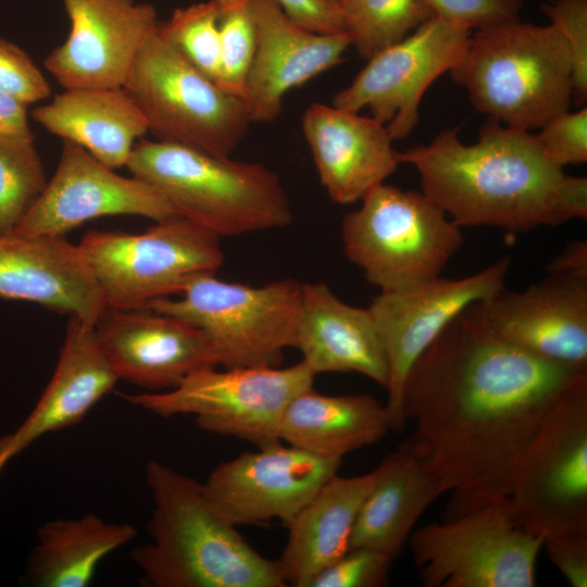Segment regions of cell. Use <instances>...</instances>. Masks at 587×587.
Wrapping results in <instances>:
<instances>
[{"instance_id": "cell-11", "label": "cell", "mask_w": 587, "mask_h": 587, "mask_svg": "<svg viewBox=\"0 0 587 587\" xmlns=\"http://www.w3.org/2000/svg\"><path fill=\"white\" fill-rule=\"evenodd\" d=\"M513 517L544 539L587 533V374L559 398L519 463Z\"/></svg>"}, {"instance_id": "cell-1", "label": "cell", "mask_w": 587, "mask_h": 587, "mask_svg": "<svg viewBox=\"0 0 587 587\" xmlns=\"http://www.w3.org/2000/svg\"><path fill=\"white\" fill-rule=\"evenodd\" d=\"M490 334L464 310L412 365L404 386L405 440L449 494L442 520L509 497L521 458L580 376Z\"/></svg>"}, {"instance_id": "cell-19", "label": "cell", "mask_w": 587, "mask_h": 587, "mask_svg": "<svg viewBox=\"0 0 587 587\" xmlns=\"http://www.w3.org/2000/svg\"><path fill=\"white\" fill-rule=\"evenodd\" d=\"M95 330L118 379L152 392L175 388L193 372L218 365L207 335L174 315L107 308Z\"/></svg>"}, {"instance_id": "cell-2", "label": "cell", "mask_w": 587, "mask_h": 587, "mask_svg": "<svg viewBox=\"0 0 587 587\" xmlns=\"http://www.w3.org/2000/svg\"><path fill=\"white\" fill-rule=\"evenodd\" d=\"M459 129L399 152V161L416 168L422 193L460 227L516 233L587 217V178L566 174L536 135L488 117L465 145Z\"/></svg>"}, {"instance_id": "cell-33", "label": "cell", "mask_w": 587, "mask_h": 587, "mask_svg": "<svg viewBox=\"0 0 587 587\" xmlns=\"http://www.w3.org/2000/svg\"><path fill=\"white\" fill-rule=\"evenodd\" d=\"M220 66L216 85L243 99L248 74L257 47L251 0H217Z\"/></svg>"}, {"instance_id": "cell-40", "label": "cell", "mask_w": 587, "mask_h": 587, "mask_svg": "<svg viewBox=\"0 0 587 587\" xmlns=\"http://www.w3.org/2000/svg\"><path fill=\"white\" fill-rule=\"evenodd\" d=\"M285 13L304 28L323 34L345 32L338 4L325 0H276Z\"/></svg>"}, {"instance_id": "cell-24", "label": "cell", "mask_w": 587, "mask_h": 587, "mask_svg": "<svg viewBox=\"0 0 587 587\" xmlns=\"http://www.w3.org/2000/svg\"><path fill=\"white\" fill-rule=\"evenodd\" d=\"M294 348L315 375L355 372L387 387V359L370 310L344 302L324 283L302 284Z\"/></svg>"}, {"instance_id": "cell-8", "label": "cell", "mask_w": 587, "mask_h": 587, "mask_svg": "<svg viewBox=\"0 0 587 587\" xmlns=\"http://www.w3.org/2000/svg\"><path fill=\"white\" fill-rule=\"evenodd\" d=\"M179 295L147 309L199 327L224 367L279 366L284 351L294 347L302 297V284L294 278L250 286L205 273L190 279Z\"/></svg>"}, {"instance_id": "cell-38", "label": "cell", "mask_w": 587, "mask_h": 587, "mask_svg": "<svg viewBox=\"0 0 587 587\" xmlns=\"http://www.w3.org/2000/svg\"><path fill=\"white\" fill-rule=\"evenodd\" d=\"M435 16L479 29L519 21L523 0H426Z\"/></svg>"}, {"instance_id": "cell-28", "label": "cell", "mask_w": 587, "mask_h": 587, "mask_svg": "<svg viewBox=\"0 0 587 587\" xmlns=\"http://www.w3.org/2000/svg\"><path fill=\"white\" fill-rule=\"evenodd\" d=\"M389 430V412L375 397L327 396L311 387L287 405L279 439L322 459L342 460L354 450L378 442Z\"/></svg>"}, {"instance_id": "cell-14", "label": "cell", "mask_w": 587, "mask_h": 587, "mask_svg": "<svg viewBox=\"0 0 587 587\" xmlns=\"http://www.w3.org/2000/svg\"><path fill=\"white\" fill-rule=\"evenodd\" d=\"M508 257L459 279L436 277L395 291H380L367 308L377 327L388 364L386 408L391 430L405 426L402 408L407 376L422 352L440 332L472 303L504 287Z\"/></svg>"}, {"instance_id": "cell-10", "label": "cell", "mask_w": 587, "mask_h": 587, "mask_svg": "<svg viewBox=\"0 0 587 587\" xmlns=\"http://www.w3.org/2000/svg\"><path fill=\"white\" fill-rule=\"evenodd\" d=\"M315 374L301 360L287 366H209L175 388L125 396L130 403L162 417L190 415L204 432L249 441L279 442L282 416Z\"/></svg>"}, {"instance_id": "cell-26", "label": "cell", "mask_w": 587, "mask_h": 587, "mask_svg": "<svg viewBox=\"0 0 587 587\" xmlns=\"http://www.w3.org/2000/svg\"><path fill=\"white\" fill-rule=\"evenodd\" d=\"M375 472L374 484L353 525L350 548L373 549L395 559L408 544L423 512L445 490L405 441Z\"/></svg>"}, {"instance_id": "cell-17", "label": "cell", "mask_w": 587, "mask_h": 587, "mask_svg": "<svg viewBox=\"0 0 587 587\" xmlns=\"http://www.w3.org/2000/svg\"><path fill=\"white\" fill-rule=\"evenodd\" d=\"M112 215L155 222L177 214L146 182L122 176L82 147L63 141L53 175L13 234L65 236L87 221Z\"/></svg>"}, {"instance_id": "cell-32", "label": "cell", "mask_w": 587, "mask_h": 587, "mask_svg": "<svg viewBox=\"0 0 587 587\" xmlns=\"http://www.w3.org/2000/svg\"><path fill=\"white\" fill-rule=\"evenodd\" d=\"M160 34L196 68L216 83L220 66L218 1L177 8L160 22Z\"/></svg>"}, {"instance_id": "cell-6", "label": "cell", "mask_w": 587, "mask_h": 587, "mask_svg": "<svg viewBox=\"0 0 587 587\" xmlns=\"http://www.w3.org/2000/svg\"><path fill=\"white\" fill-rule=\"evenodd\" d=\"M341 239L370 284L395 291L439 277L463 234L422 192L382 184L345 215Z\"/></svg>"}, {"instance_id": "cell-7", "label": "cell", "mask_w": 587, "mask_h": 587, "mask_svg": "<svg viewBox=\"0 0 587 587\" xmlns=\"http://www.w3.org/2000/svg\"><path fill=\"white\" fill-rule=\"evenodd\" d=\"M123 88L158 140L230 157L252 123L243 99L196 68L159 28L141 46Z\"/></svg>"}, {"instance_id": "cell-31", "label": "cell", "mask_w": 587, "mask_h": 587, "mask_svg": "<svg viewBox=\"0 0 587 587\" xmlns=\"http://www.w3.org/2000/svg\"><path fill=\"white\" fill-rule=\"evenodd\" d=\"M47 182L33 134L0 137V235L14 233Z\"/></svg>"}, {"instance_id": "cell-37", "label": "cell", "mask_w": 587, "mask_h": 587, "mask_svg": "<svg viewBox=\"0 0 587 587\" xmlns=\"http://www.w3.org/2000/svg\"><path fill=\"white\" fill-rule=\"evenodd\" d=\"M537 136L546 154L564 167L587 161V109L564 111L550 118Z\"/></svg>"}, {"instance_id": "cell-36", "label": "cell", "mask_w": 587, "mask_h": 587, "mask_svg": "<svg viewBox=\"0 0 587 587\" xmlns=\"http://www.w3.org/2000/svg\"><path fill=\"white\" fill-rule=\"evenodd\" d=\"M0 89L26 105L50 97L52 88L33 59L0 37Z\"/></svg>"}, {"instance_id": "cell-27", "label": "cell", "mask_w": 587, "mask_h": 587, "mask_svg": "<svg viewBox=\"0 0 587 587\" xmlns=\"http://www.w3.org/2000/svg\"><path fill=\"white\" fill-rule=\"evenodd\" d=\"M375 476V470L350 477L334 474L290 521L277 559L287 586L308 587L320 571L349 550L357 515Z\"/></svg>"}, {"instance_id": "cell-9", "label": "cell", "mask_w": 587, "mask_h": 587, "mask_svg": "<svg viewBox=\"0 0 587 587\" xmlns=\"http://www.w3.org/2000/svg\"><path fill=\"white\" fill-rule=\"evenodd\" d=\"M78 246L112 309H147L224 262L220 236L180 215L140 234L89 230Z\"/></svg>"}, {"instance_id": "cell-15", "label": "cell", "mask_w": 587, "mask_h": 587, "mask_svg": "<svg viewBox=\"0 0 587 587\" xmlns=\"http://www.w3.org/2000/svg\"><path fill=\"white\" fill-rule=\"evenodd\" d=\"M464 312L497 338L587 373V280L549 274L523 291L504 287Z\"/></svg>"}, {"instance_id": "cell-18", "label": "cell", "mask_w": 587, "mask_h": 587, "mask_svg": "<svg viewBox=\"0 0 587 587\" xmlns=\"http://www.w3.org/2000/svg\"><path fill=\"white\" fill-rule=\"evenodd\" d=\"M70 21L64 42L43 66L64 88L123 87L145 41L160 25L152 3L60 0Z\"/></svg>"}, {"instance_id": "cell-13", "label": "cell", "mask_w": 587, "mask_h": 587, "mask_svg": "<svg viewBox=\"0 0 587 587\" xmlns=\"http://www.w3.org/2000/svg\"><path fill=\"white\" fill-rule=\"evenodd\" d=\"M472 30L433 16L399 42L367 60L332 105L359 112L370 109L392 140L410 135L419 121L420 102L432 83L463 55Z\"/></svg>"}, {"instance_id": "cell-12", "label": "cell", "mask_w": 587, "mask_h": 587, "mask_svg": "<svg viewBox=\"0 0 587 587\" xmlns=\"http://www.w3.org/2000/svg\"><path fill=\"white\" fill-rule=\"evenodd\" d=\"M544 540L516 524L505 497L424 525L408 544L424 587H533Z\"/></svg>"}, {"instance_id": "cell-35", "label": "cell", "mask_w": 587, "mask_h": 587, "mask_svg": "<svg viewBox=\"0 0 587 587\" xmlns=\"http://www.w3.org/2000/svg\"><path fill=\"white\" fill-rule=\"evenodd\" d=\"M392 558L367 548H350L320 571L308 587H380L388 583Z\"/></svg>"}, {"instance_id": "cell-29", "label": "cell", "mask_w": 587, "mask_h": 587, "mask_svg": "<svg viewBox=\"0 0 587 587\" xmlns=\"http://www.w3.org/2000/svg\"><path fill=\"white\" fill-rule=\"evenodd\" d=\"M137 529L88 513L76 519H55L37 530L25 579L37 587H86L100 562L130 542Z\"/></svg>"}, {"instance_id": "cell-25", "label": "cell", "mask_w": 587, "mask_h": 587, "mask_svg": "<svg viewBox=\"0 0 587 587\" xmlns=\"http://www.w3.org/2000/svg\"><path fill=\"white\" fill-rule=\"evenodd\" d=\"M47 132L73 142L104 165L126 166L148 123L123 87L66 88L30 112Z\"/></svg>"}, {"instance_id": "cell-41", "label": "cell", "mask_w": 587, "mask_h": 587, "mask_svg": "<svg viewBox=\"0 0 587 587\" xmlns=\"http://www.w3.org/2000/svg\"><path fill=\"white\" fill-rule=\"evenodd\" d=\"M549 274L587 280V241L570 242L547 267Z\"/></svg>"}, {"instance_id": "cell-21", "label": "cell", "mask_w": 587, "mask_h": 587, "mask_svg": "<svg viewBox=\"0 0 587 587\" xmlns=\"http://www.w3.org/2000/svg\"><path fill=\"white\" fill-rule=\"evenodd\" d=\"M0 298L93 324L107 309L83 251L65 236L0 235Z\"/></svg>"}, {"instance_id": "cell-43", "label": "cell", "mask_w": 587, "mask_h": 587, "mask_svg": "<svg viewBox=\"0 0 587 587\" xmlns=\"http://www.w3.org/2000/svg\"><path fill=\"white\" fill-rule=\"evenodd\" d=\"M325 1L330 2V3H336V4L339 2V0H325Z\"/></svg>"}, {"instance_id": "cell-3", "label": "cell", "mask_w": 587, "mask_h": 587, "mask_svg": "<svg viewBox=\"0 0 587 587\" xmlns=\"http://www.w3.org/2000/svg\"><path fill=\"white\" fill-rule=\"evenodd\" d=\"M151 541L132 559L149 587H286L277 560L258 552L212 503L202 483L159 461L146 467Z\"/></svg>"}, {"instance_id": "cell-22", "label": "cell", "mask_w": 587, "mask_h": 587, "mask_svg": "<svg viewBox=\"0 0 587 587\" xmlns=\"http://www.w3.org/2000/svg\"><path fill=\"white\" fill-rule=\"evenodd\" d=\"M358 113L312 103L302 115L320 182L340 204L361 201L400 164L386 126Z\"/></svg>"}, {"instance_id": "cell-30", "label": "cell", "mask_w": 587, "mask_h": 587, "mask_svg": "<svg viewBox=\"0 0 587 587\" xmlns=\"http://www.w3.org/2000/svg\"><path fill=\"white\" fill-rule=\"evenodd\" d=\"M351 47L369 60L435 16L426 0H339Z\"/></svg>"}, {"instance_id": "cell-16", "label": "cell", "mask_w": 587, "mask_h": 587, "mask_svg": "<svg viewBox=\"0 0 587 587\" xmlns=\"http://www.w3.org/2000/svg\"><path fill=\"white\" fill-rule=\"evenodd\" d=\"M340 464L279 441L221 462L202 488L236 526L272 520L287 526Z\"/></svg>"}, {"instance_id": "cell-5", "label": "cell", "mask_w": 587, "mask_h": 587, "mask_svg": "<svg viewBox=\"0 0 587 587\" xmlns=\"http://www.w3.org/2000/svg\"><path fill=\"white\" fill-rule=\"evenodd\" d=\"M449 73L477 111L514 128H540L572 103L571 53L551 25L519 20L476 29Z\"/></svg>"}, {"instance_id": "cell-42", "label": "cell", "mask_w": 587, "mask_h": 587, "mask_svg": "<svg viewBox=\"0 0 587 587\" xmlns=\"http://www.w3.org/2000/svg\"><path fill=\"white\" fill-rule=\"evenodd\" d=\"M27 107L0 89V137L32 134Z\"/></svg>"}, {"instance_id": "cell-4", "label": "cell", "mask_w": 587, "mask_h": 587, "mask_svg": "<svg viewBox=\"0 0 587 587\" xmlns=\"http://www.w3.org/2000/svg\"><path fill=\"white\" fill-rule=\"evenodd\" d=\"M125 167L160 192L177 215L220 237L283 228L292 221L279 176L259 162L141 138Z\"/></svg>"}, {"instance_id": "cell-23", "label": "cell", "mask_w": 587, "mask_h": 587, "mask_svg": "<svg viewBox=\"0 0 587 587\" xmlns=\"http://www.w3.org/2000/svg\"><path fill=\"white\" fill-rule=\"evenodd\" d=\"M118 380L100 348L95 324L70 316L50 382L16 430L0 437V473L41 436L80 422Z\"/></svg>"}, {"instance_id": "cell-20", "label": "cell", "mask_w": 587, "mask_h": 587, "mask_svg": "<svg viewBox=\"0 0 587 587\" xmlns=\"http://www.w3.org/2000/svg\"><path fill=\"white\" fill-rule=\"evenodd\" d=\"M257 47L243 101L252 123L275 121L294 88L338 65L351 47L347 32H311L294 22L276 0H251Z\"/></svg>"}, {"instance_id": "cell-34", "label": "cell", "mask_w": 587, "mask_h": 587, "mask_svg": "<svg viewBox=\"0 0 587 587\" xmlns=\"http://www.w3.org/2000/svg\"><path fill=\"white\" fill-rule=\"evenodd\" d=\"M544 13L565 39L572 59V102L587 100V0H554L541 4Z\"/></svg>"}, {"instance_id": "cell-39", "label": "cell", "mask_w": 587, "mask_h": 587, "mask_svg": "<svg viewBox=\"0 0 587 587\" xmlns=\"http://www.w3.org/2000/svg\"><path fill=\"white\" fill-rule=\"evenodd\" d=\"M542 548L571 586H587V533L548 537Z\"/></svg>"}]
</instances>
